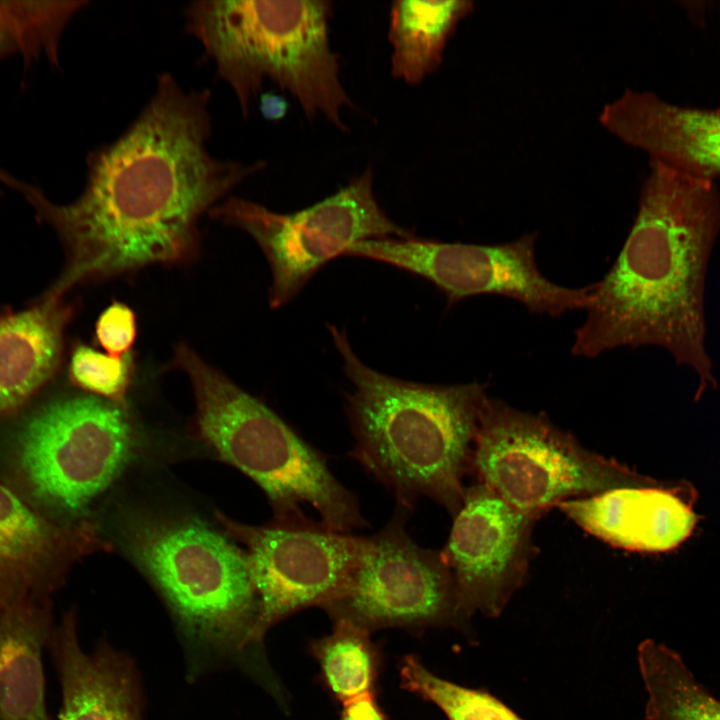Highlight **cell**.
Listing matches in <instances>:
<instances>
[{
    "label": "cell",
    "instance_id": "1",
    "mask_svg": "<svg viewBox=\"0 0 720 720\" xmlns=\"http://www.w3.org/2000/svg\"><path fill=\"white\" fill-rule=\"evenodd\" d=\"M210 99L208 89L186 91L161 74L130 126L89 153L76 199L55 203L25 184L20 193L56 232L66 255L46 294L64 297L79 284L194 259L200 218L265 167L209 152Z\"/></svg>",
    "mask_w": 720,
    "mask_h": 720
},
{
    "label": "cell",
    "instance_id": "2",
    "mask_svg": "<svg viewBox=\"0 0 720 720\" xmlns=\"http://www.w3.org/2000/svg\"><path fill=\"white\" fill-rule=\"evenodd\" d=\"M719 232L715 182L650 161L631 230L594 283L572 354L594 358L619 347L659 346L692 368L702 389L716 385L705 348L704 291Z\"/></svg>",
    "mask_w": 720,
    "mask_h": 720
},
{
    "label": "cell",
    "instance_id": "3",
    "mask_svg": "<svg viewBox=\"0 0 720 720\" xmlns=\"http://www.w3.org/2000/svg\"><path fill=\"white\" fill-rule=\"evenodd\" d=\"M329 330L353 384L346 395L354 437L349 456L393 494L398 507L410 512L428 498L454 517L463 504L487 386L391 377L364 364L344 331Z\"/></svg>",
    "mask_w": 720,
    "mask_h": 720
},
{
    "label": "cell",
    "instance_id": "4",
    "mask_svg": "<svg viewBox=\"0 0 720 720\" xmlns=\"http://www.w3.org/2000/svg\"><path fill=\"white\" fill-rule=\"evenodd\" d=\"M118 536L166 603L193 669L235 663L270 693L281 690L254 643L259 603L242 548L197 517L144 509L126 511Z\"/></svg>",
    "mask_w": 720,
    "mask_h": 720
},
{
    "label": "cell",
    "instance_id": "5",
    "mask_svg": "<svg viewBox=\"0 0 720 720\" xmlns=\"http://www.w3.org/2000/svg\"><path fill=\"white\" fill-rule=\"evenodd\" d=\"M326 0L195 1L186 29L204 48L248 116L265 80L289 93L309 119L322 116L347 132L341 116L353 103L329 41Z\"/></svg>",
    "mask_w": 720,
    "mask_h": 720
},
{
    "label": "cell",
    "instance_id": "6",
    "mask_svg": "<svg viewBox=\"0 0 720 720\" xmlns=\"http://www.w3.org/2000/svg\"><path fill=\"white\" fill-rule=\"evenodd\" d=\"M172 364L192 386L200 437L263 490L274 519L304 515L307 505L333 530L368 526L357 495L335 477L326 455L273 410L186 344L176 346Z\"/></svg>",
    "mask_w": 720,
    "mask_h": 720
},
{
    "label": "cell",
    "instance_id": "7",
    "mask_svg": "<svg viewBox=\"0 0 720 720\" xmlns=\"http://www.w3.org/2000/svg\"><path fill=\"white\" fill-rule=\"evenodd\" d=\"M128 405L92 395L54 398L17 427L8 451L15 491L39 512L76 523L136 456Z\"/></svg>",
    "mask_w": 720,
    "mask_h": 720
},
{
    "label": "cell",
    "instance_id": "8",
    "mask_svg": "<svg viewBox=\"0 0 720 720\" xmlns=\"http://www.w3.org/2000/svg\"><path fill=\"white\" fill-rule=\"evenodd\" d=\"M471 471L510 505L539 515L566 500L651 480L585 448L544 413L489 396L479 414Z\"/></svg>",
    "mask_w": 720,
    "mask_h": 720
},
{
    "label": "cell",
    "instance_id": "9",
    "mask_svg": "<svg viewBox=\"0 0 720 720\" xmlns=\"http://www.w3.org/2000/svg\"><path fill=\"white\" fill-rule=\"evenodd\" d=\"M371 167L329 197L288 214L230 197L209 215L248 233L263 251L272 275L269 302L279 308L291 301L309 279L356 243L378 238H414L393 222L373 192Z\"/></svg>",
    "mask_w": 720,
    "mask_h": 720
},
{
    "label": "cell",
    "instance_id": "10",
    "mask_svg": "<svg viewBox=\"0 0 720 720\" xmlns=\"http://www.w3.org/2000/svg\"><path fill=\"white\" fill-rule=\"evenodd\" d=\"M217 516L246 553L259 603L253 639L262 649L279 621L339 598L369 544L368 537L333 530L306 514L261 526Z\"/></svg>",
    "mask_w": 720,
    "mask_h": 720
},
{
    "label": "cell",
    "instance_id": "11",
    "mask_svg": "<svg viewBox=\"0 0 720 720\" xmlns=\"http://www.w3.org/2000/svg\"><path fill=\"white\" fill-rule=\"evenodd\" d=\"M536 233L501 244L445 243L414 238H378L354 244L346 256L379 261L433 283L450 305L478 295L514 299L535 314L561 316L587 309L594 284L569 288L539 270Z\"/></svg>",
    "mask_w": 720,
    "mask_h": 720
},
{
    "label": "cell",
    "instance_id": "12",
    "mask_svg": "<svg viewBox=\"0 0 720 720\" xmlns=\"http://www.w3.org/2000/svg\"><path fill=\"white\" fill-rule=\"evenodd\" d=\"M407 510L368 536L369 544L343 594L323 609L370 633L384 628L461 630L455 583L441 551L424 548L406 529Z\"/></svg>",
    "mask_w": 720,
    "mask_h": 720
},
{
    "label": "cell",
    "instance_id": "13",
    "mask_svg": "<svg viewBox=\"0 0 720 720\" xmlns=\"http://www.w3.org/2000/svg\"><path fill=\"white\" fill-rule=\"evenodd\" d=\"M540 515L522 511L483 483L466 487L442 555L452 573L464 632L476 612L499 617L525 582Z\"/></svg>",
    "mask_w": 720,
    "mask_h": 720
},
{
    "label": "cell",
    "instance_id": "14",
    "mask_svg": "<svg viewBox=\"0 0 720 720\" xmlns=\"http://www.w3.org/2000/svg\"><path fill=\"white\" fill-rule=\"evenodd\" d=\"M102 546L89 522L55 520L0 484V604L50 600L73 563Z\"/></svg>",
    "mask_w": 720,
    "mask_h": 720
},
{
    "label": "cell",
    "instance_id": "15",
    "mask_svg": "<svg viewBox=\"0 0 720 720\" xmlns=\"http://www.w3.org/2000/svg\"><path fill=\"white\" fill-rule=\"evenodd\" d=\"M599 120L651 161L705 180L720 177V108L679 106L628 89L603 108Z\"/></svg>",
    "mask_w": 720,
    "mask_h": 720
},
{
    "label": "cell",
    "instance_id": "16",
    "mask_svg": "<svg viewBox=\"0 0 720 720\" xmlns=\"http://www.w3.org/2000/svg\"><path fill=\"white\" fill-rule=\"evenodd\" d=\"M696 493L686 482L651 479L634 486L570 499L558 507L598 539L630 551L661 552L684 541L694 528Z\"/></svg>",
    "mask_w": 720,
    "mask_h": 720
},
{
    "label": "cell",
    "instance_id": "17",
    "mask_svg": "<svg viewBox=\"0 0 720 720\" xmlns=\"http://www.w3.org/2000/svg\"><path fill=\"white\" fill-rule=\"evenodd\" d=\"M48 648L61 685L59 720H142L135 666L104 642L86 653L78 640L74 610L55 625Z\"/></svg>",
    "mask_w": 720,
    "mask_h": 720
},
{
    "label": "cell",
    "instance_id": "18",
    "mask_svg": "<svg viewBox=\"0 0 720 720\" xmlns=\"http://www.w3.org/2000/svg\"><path fill=\"white\" fill-rule=\"evenodd\" d=\"M74 309L44 294L27 309L0 314V418L19 410L59 369Z\"/></svg>",
    "mask_w": 720,
    "mask_h": 720
},
{
    "label": "cell",
    "instance_id": "19",
    "mask_svg": "<svg viewBox=\"0 0 720 720\" xmlns=\"http://www.w3.org/2000/svg\"><path fill=\"white\" fill-rule=\"evenodd\" d=\"M54 627L50 600L0 604V720H50L42 657Z\"/></svg>",
    "mask_w": 720,
    "mask_h": 720
},
{
    "label": "cell",
    "instance_id": "20",
    "mask_svg": "<svg viewBox=\"0 0 720 720\" xmlns=\"http://www.w3.org/2000/svg\"><path fill=\"white\" fill-rule=\"evenodd\" d=\"M472 9L465 0L393 2L388 33L393 77L417 85L435 72L448 39Z\"/></svg>",
    "mask_w": 720,
    "mask_h": 720
},
{
    "label": "cell",
    "instance_id": "21",
    "mask_svg": "<svg viewBox=\"0 0 720 720\" xmlns=\"http://www.w3.org/2000/svg\"><path fill=\"white\" fill-rule=\"evenodd\" d=\"M637 660L647 692L646 720H720V700L677 651L646 639L638 646Z\"/></svg>",
    "mask_w": 720,
    "mask_h": 720
},
{
    "label": "cell",
    "instance_id": "22",
    "mask_svg": "<svg viewBox=\"0 0 720 720\" xmlns=\"http://www.w3.org/2000/svg\"><path fill=\"white\" fill-rule=\"evenodd\" d=\"M333 623L331 633L312 641L309 648L322 684L342 704L376 693L382 655L371 633L345 620Z\"/></svg>",
    "mask_w": 720,
    "mask_h": 720
},
{
    "label": "cell",
    "instance_id": "23",
    "mask_svg": "<svg viewBox=\"0 0 720 720\" xmlns=\"http://www.w3.org/2000/svg\"><path fill=\"white\" fill-rule=\"evenodd\" d=\"M399 676L403 689L437 706L448 720H523L487 690L439 677L414 655L401 659Z\"/></svg>",
    "mask_w": 720,
    "mask_h": 720
},
{
    "label": "cell",
    "instance_id": "24",
    "mask_svg": "<svg viewBox=\"0 0 720 720\" xmlns=\"http://www.w3.org/2000/svg\"><path fill=\"white\" fill-rule=\"evenodd\" d=\"M87 1H3L0 13L26 61L41 57L58 65L59 43L72 17Z\"/></svg>",
    "mask_w": 720,
    "mask_h": 720
},
{
    "label": "cell",
    "instance_id": "25",
    "mask_svg": "<svg viewBox=\"0 0 720 720\" xmlns=\"http://www.w3.org/2000/svg\"><path fill=\"white\" fill-rule=\"evenodd\" d=\"M134 369L132 354L114 357L79 342L71 350L67 373L70 382L89 395L128 405Z\"/></svg>",
    "mask_w": 720,
    "mask_h": 720
},
{
    "label": "cell",
    "instance_id": "26",
    "mask_svg": "<svg viewBox=\"0 0 720 720\" xmlns=\"http://www.w3.org/2000/svg\"><path fill=\"white\" fill-rule=\"evenodd\" d=\"M137 338V318L127 304L112 301L98 316L95 323V339L103 352L124 357L131 354Z\"/></svg>",
    "mask_w": 720,
    "mask_h": 720
},
{
    "label": "cell",
    "instance_id": "27",
    "mask_svg": "<svg viewBox=\"0 0 720 720\" xmlns=\"http://www.w3.org/2000/svg\"><path fill=\"white\" fill-rule=\"evenodd\" d=\"M339 720H388L376 693H368L342 704Z\"/></svg>",
    "mask_w": 720,
    "mask_h": 720
},
{
    "label": "cell",
    "instance_id": "28",
    "mask_svg": "<svg viewBox=\"0 0 720 720\" xmlns=\"http://www.w3.org/2000/svg\"><path fill=\"white\" fill-rule=\"evenodd\" d=\"M259 102L260 112L267 120L278 121L287 114L288 103L284 97L278 94L272 92L262 93Z\"/></svg>",
    "mask_w": 720,
    "mask_h": 720
},
{
    "label": "cell",
    "instance_id": "29",
    "mask_svg": "<svg viewBox=\"0 0 720 720\" xmlns=\"http://www.w3.org/2000/svg\"><path fill=\"white\" fill-rule=\"evenodd\" d=\"M17 52L15 42L0 13V59Z\"/></svg>",
    "mask_w": 720,
    "mask_h": 720
},
{
    "label": "cell",
    "instance_id": "30",
    "mask_svg": "<svg viewBox=\"0 0 720 720\" xmlns=\"http://www.w3.org/2000/svg\"><path fill=\"white\" fill-rule=\"evenodd\" d=\"M20 183L21 180L15 178L13 175L9 174L7 171L0 167V184L15 190L18 188Z\"/></svg>",
    "mask_w": 720,
    "mask_h": 720
}]
</instances>
